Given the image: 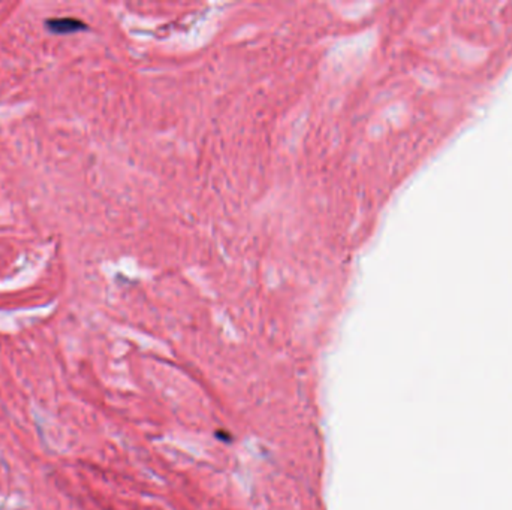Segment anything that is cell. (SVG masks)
Masks as SVG:
<instances>
[{"label":"cell","mask_w":512,"mask_h":510,"mask_svg":"<svg viewBox=\"0 0 512 510\" xmlns=\"http://www.w3.org/2000/svg\"><path fill=\"white\" fill-rule=\"evenodd\" d=\"M45 27L50 30L51 33H57V35H69V33H75L80 32L83 29H86V24L80 20L75 18H53L48 20L45 22Z\"/></svg>","instance_id":"1"},{"label":"cell","mask_w":512,"mask_h":510,"mask_svg":"<svg viewBox=\"0 0 512 510\" xmlns=\"http://www.w3.org/2000/svg\"><path fill=\"white\" fill-rule=\"evenodd\" d=\"M216 435H217L221 440H223V442H231V439H229L231 435H229V434H225V432H222V431H221V432H217Z\"/></svg>","instance_id":"2"}]
</instances>
